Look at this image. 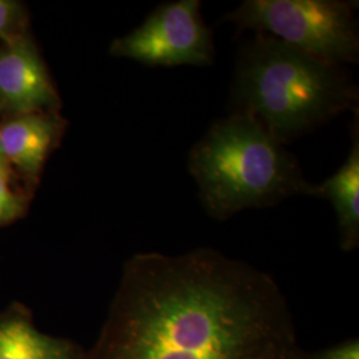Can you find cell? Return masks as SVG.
<instances>
[{
    "mask_svg": "<svg viewBox=\"0 0 359 359\" xmlns=\"http://www.w3.org/2000/svg\"><path fill=\"white\" fill-rule=\"evenodd\" d=\"M0 109L11 116L56 114L60 99L27 34L0 40Z\"/></svg>",
    "mask_w": 359,
    "mask_h": 359,
    "instance_id": "6",
    "label": "cell"
},
{
    "mask_svg": "<svg viewBox=\"0 0 359 359\" xmlns=\"http://www.w3.org/2000/svg\"><path fill=\"white\" fill-rule=\"evenodd\" d=\"M201 1L179 0L158 6L109 51L148 67L209 65L215 60L213 32L201 16Z\"/></svg>",
    "mask_w": 359,
    "mask_h": 359,
    "instance_id": "5",
    "label": "cell"
},
{
    "mask_svg": "<svg viewBox=\"0 0 359 359\" xmlns=\"http://www.w3.org/2000/svg\"><path fill=\"white\" fill-rule=\"evenodd\" d=\"M355 4L342 0H246L222 20L238 31L274 36L323 60L353 65L359 59Z\"/></svg>",
    "mask_w": 359,
    "mask_h": 359,
    "instance_id": "4",
    "label": "cell"
},
{
    "mask_svg": "<svg viewBox=\"0 0 359 359\" xmlns=\"http://www.w3.org/2000/svg\"><path fill=\"white\" fill-rule=\"evenodd\" d=\"M0 164H6V161L1 158V154H0Z\"/></svg>",
    "mask_w": 359,
    "mask_h": 359,
    "instance_id": "14",
    "label": "cell"
},
{
    "mask_svg": "<svg viewBox=\"0 0 359 359\" xmlns=\"http://www.w3.org/2000/svg\"><path fill=\"white\" fill-rule=\"evenodd\" d=\"M65 127L57 112L11 116L0 124L1 158L29 184L36 182Z\"/></svg>",
    "mask_w": 359,
    "mask_h": 359,
    "instance_id": "7",
    "label": "cell"
},
{
    "mask_svg": "<svg viewBox=\"0 0 359 359\" xmlns=\"http://www.w3.org/2000/svg\"><path fill=\"white\" fill-rule=\"evenodd\" d=\"M309 359H359L358 339H348L339 345L329 347L310 355Z\"/></svg>",
    "mask_w": 359,
    "mask_h": 359,
    "instance_id": "12",
    "label": "cell"
},
{
    "mask_svg": "<svg viewBox=\"0 0 359 359\" xmlns=\"http://www.w3.org/2000/svg\"><path fill=\"white\" fill-rule=\"evenodd\" d=\"M294 350L292 314L269 274L201 248L128 259L83 359H283Z\"/></svg>",
    "mask_w": 359,
    "mask_h": 359,
    "instance_id": "1",
    "label": "cell"
},
{
    "mask_svg": "<svg viewBox=\"0 0 359 359\" xmlns=\"http://www.w3.org/2000/svg\"><path fill=\"white\" fill-rule=\"evenodd\" d=\"M188 168L210 217L225 221L245 209L314 194L299 161L255 116L231 112L193 145Z\"/></svg>",
    "mask_w": 359,
    "mask_h": 359,
    "instance_id": "3",
    "label": "cell"
},
{
    "mask_svg": "<svg viewBox=\"0 0 359 359\" xmlns=\"http://www.w3.org/2000/svg\"><path fill=\"white\" fill-rule=\"evenodd\" d=\"M13 170L0 164V225L22 217L27 209V197L13 185Z\"/></svg>",
    "mask_w": 359,
    "mask_h": 359,
    "instance_id": "10",
    "label": "cell"
},
{
    "mask_svg": "<svg viewBox=\"0 0 359 359\" xmlns=\"http://www.w3.org/2000/svg\"><path fill=\"white\" fill-rule=\"evenodd\" d=\"M72 342L41 333L29 311L13 305L0 311V359H83Z\"/></svg>",
    "mask_w": 359,
    "mask_h": 359,
    "instance_id": "8",
    "label": "cell"
},
{
    "mask_svg": "<svg viewBox=\"0 0 359 359\" xmlns=\"http://www.w3.org/2000/svg\"><path fill=\"white\" fill-rule=\"evenodd\" d=\"M283 359H309V357H305L304 354H301V353L297 351V348H295L294 351H292L289 355H286Z\"/></svg>",
    "mask_w": 359,
    "mask_h": 359,
    "instance_id": "13",
    "label": "cell"
},
{
    "mask_svg": "<svg viewBox=\"0 0 359 359\" xmlns=\"http://www.w3.org/2000/svg\"><path fill=\"white\" fill-rule=\"evenodd\" d=\"M358 86L345 65L262 32L240 46L231 112L255 116L283 145L346 111H358Z\"/></svg>",
    "mask_w": 359,
    "mask_h": 359,
    "instance_id": "2",
    "label": "cell"
},
{
    "mask_svg": "<svg viewBox=\"0 0 359 359\" xmlns=\"http://www.w3.org/2000/svg\"><path fill=\"white\" fill-rule=\"evenodd\" d=\"M27 15L22 3L0 0V40L26 34Z\"/></svg>",
    "mask_w": 359,
    "mask_h": 359,
    "instance_id": "11",
    "label": "cell"
},
{
    "mask_svg": "<svg viewBox=\"0 0 359 359\" xmlns=\"http://www.w3.org/2000/svg\"><path fill=\"white\" fill-rule=\"evenodd\" d=\"M359 120L358 111L351 126V149L346 161L332 177L314 185L313 197L329 200L338 218L339 241L345 252L359 244Z\"/></svg>",
    "mask_w": 359,
    "mask_h": 359,
    "instance_id": "9",
    "label": "cell"
}]
</instances>
